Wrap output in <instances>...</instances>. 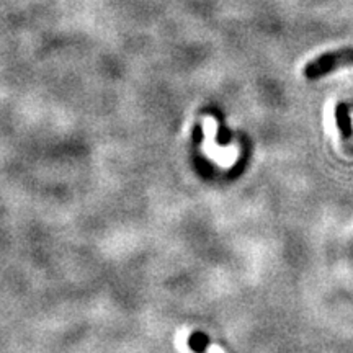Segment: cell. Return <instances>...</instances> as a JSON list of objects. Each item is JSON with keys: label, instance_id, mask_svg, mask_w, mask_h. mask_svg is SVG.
<instances>
[{"label": "cell", "instance_id": "7a4b0ae2", "mask_svg": "<svg viewBox=\"0 0 353 353\" xmlns=\"http://www.w3.org/2000/svg\"><path fill=\"white\" fill-rule=\"evenodd\" d=\"M335 121H337V128L341 131L343 139H350L353 136V126H352V118H350V110H348V105L337 103L335 107Z\"/></svg>", "mask_w": 353, "mask_h": 353}, {"label": "cell", "instance_id": "3957f363", "mask_svg": "<svg viewBox=\"0 0 353 353\" xmlns=\"http://www.w3.org/2000/svg\"><path fill=\"white\" fill-rule=\"evenodd\" d=\"M188 345L192 347L195 352H200V353H211V352H213L210 341L205 337V335H201V334L190 335Z\"/></svg>", "mask_w": 353, "mask_h": 353}, {"label": "cell", "instance_id": "6da1fadb", "mask_svg": "<svg viewBox=\"0 0 353 353\" xmlns=\"http://www.w3.org/2000/svg\"><path fill=\"white\" fill-rule=\"evenodd\" d=\"M353 64V48H342L337 51H329L316 57L314 61L307 63L304 68V77L309 81L321 79L334 70L343 68V65Z\"/></svg>", "mask_w": 353, "mask_h": 353}]
</instances>
